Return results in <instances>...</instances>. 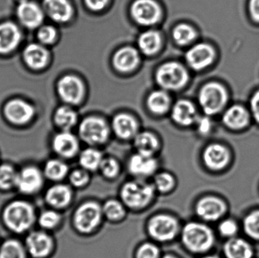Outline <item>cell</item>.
I'll list each match as a JSON object with an SVG mask.
<instances>
[{
	"label": "cell",
	"instance_id": "cell-42",
	"mask_svg": "<svg viewBox=\"0 0 259 258\" xmlns=\"http://www.w3.org/2000/svg\"><path fill=\"white\" fill-rule=\"evenodd\" d=\"M238 227L235 221H231V220H227L220 224L219 227V231L224 236L227 237H231L234 236L237 233Z\"/></svg>",
	"mask_w": 259,
	"mask_h": 258
},
{
	"label": "cell",
	"instance_id": "cell-16",
	"mask_svg": "<svg viewBox=\"0 0 259 258\" xmlns=\"http://www.w3.org/2000/svg\"><path fill=\"white\" fill-rule=\"evenodd\" d=\"M23 58L28 68L34 71H39L47 66L50 54L44 45L39 43H30L24 48Z\"/></svg>",
	"mask_w": 259,
	"mask_h": 258
},
{
	"label": "cell",
	"instance_id": "cell-8",
	"mask_svg": "<svg viewBox=\"0 0 259 258\" xmlns=\"http://www.w3.org/2000/svg\"><path fill=\"white\" fill-rule=\"evenodd\" d=\"M16 15L18 21L23 26L28 29H35L40 27L45 12L37 3L27 0L18 3Z\"/></svg>",
	"mask_w": 259,
	"mask_h": 258
},
{
	"label": "cell",
	"instance_id": "cell-7",
	"mask_svg": "<svg viewBox=\"0 0 259 258\" xmlns=\"http://www.w3.org/2000/svg\"><path fill=\"white\" fill-rule=\"evenodd\" d=\"M79 133L88 143H103L109 136V128L101 118H88L80 124Z\"/></svg>",
	"mask_w": 259,
	"mask_h": 258
},
{
	"label": "cell",
	"instance_id": "cell-14",
	"mask_svg": "<svg viewBox=\"0 0 259 258\" xmlns=\"http://www.w3.org/2000/svg\"><path fill=\"white\" fill-rule=\"evenodd\" d=\"M42 184V174L34 167H27L17 174L15 186L23 193L36 192L40 189Z\"/></svg>",
	"mask_w": 259,
	"mask_h": 258
},
{
	"label": "cell",
	"instance_id": "cell-44",
	"mask_svg": "<svg viewBox=\"0 0 259 258\" xmlns=\"http://www.w3.org/2000/svg\"><path fill=\"white\" fill-rule=\"evenodd\" d=\"M101 168L105 175L112 177L116 175L118 171V166L117 162L113 159H106L101 163Z\"/></svg>",
	"mask_w": 259,
	"mask_h": 258
},
{
	"label": "cell",
	"instance_id": "cell-27",
	"mask_svg": "<svg viewBox=\"0 0 259 258\" xmlns=\"http://www.w3.org/2000/svg\"><path fill=\"white\" fill-rule=\"evenodd\" d=\"M130 171L137 175H149L156 168V162L150 156L139 154L130 161Z\"/></svg>",
	"mask_w": 259,
	"mask_h": 258
},
{
	"label": "cell",
	"instance_id": "cell-47",
	"mask_svg": "<svg viewBox=\"0 0 259 258\" xmlns=\"http://www.w3.org/2000/svg\"><path fill=\"white\" fill-rule=\"evenodd\" d=\"M109 0H84L87 6L93 11H100L106 7Z\"/></svg>",
	"mask_w": 259,
	"mask_h": 258
},
{
	"label": "cell",
	"instance_id": "cell-5",
	"mask_svg": "<svg viewBox=\"0 0 259 258\" xmlns=\"http://www.w3.org/2000/svg\"><path fill=\"white\" fill-rule=\"evenodd\" d=\"M4 115L6 119L15 125H24L30 122L35 115L34 107L21 98H14L4 106Z\"/></svg>",
	"mask_w": 259,
	"mask_h": 258
},
{
	"label": "cell",
	"instance_id": "cell-6",
	"mask_svg": "<svg viewBox=\"0 0 259 258\" xmlns=\"http://www.w3.org/2000/svg\"><path fill=\"white\" fill-rule=\"evenodd\" d=\"M131 15L142 25L149 26L158 22L161 10L155 0H135L131 5Z\"/></svg>",
	"mask_w": 259,
	"mask_h": 258
},
{
	"label": "cell",
	"instance_id": "cell-34",
	"mask_svg": "<svg viewBox=\"0 0 259 258\" xmlns=\"http://www.w3.org/2000/svg\"><path fill=\"white\" fill-rule=\"evenodd\" d=\"M196 32L190 26L180 24L175 27L173 31V37L175 42L181 45H187L196 37Z\"/></svg>",
	"mask_w": 259,
	"mask_h": 258
},
{
	"label": "cell",
	"instance_id": "cell-24",
	"mask_svg": "<svg viewBox=\"0 0 259 258\" xmlns=\"http://www.w3.org/2000/svg\"><path fill=\"white\" fill-rule=\"evenodd\" d=\"M114 131L123 139H129L135 135L137 124L135 119L127 114H119L113 120Z\"/></svg>",
	"mask_w": 259,
	"mask_h": 258
},
{
	"label": "cell",
	"instance_id": "cell-45",
	"mask_svg": "<svg viewBox=\"0 0 259 258\" xmlns=\"http://www.w3.org/2000/svg\"><path fill=\"white\" fill-rule=\"evenodd\" d=\"M158 248L151 244L143 245L137 253V258H158Z\"/></svg>",
	"mask_w": 259,
	"mask_h": 258
},
{
	"label": "cell",
	"instance_id": "cell-43",
	"mask_svg": "<svg viewBox=\"0 0 259 258\" xmlns=\"http://www.w3.org/2000/svg\"><path fill=\"white\" fill-rule=\"evenodd\" d=\"M174 184V180L170 174H161L156 178V185L158 189L161 192H166L171 189Z\"/></svg>",
	"mask_w": 259,
	"mask_h": 258
},
{
	"label": "cell",
	"instance_id": "cell-30",
	"mask_svg": "<svg viewBox=\"0 0 259 258\" xmlns=\"http://www.w3.org/2000/svg\"><path fill=\"white\" fill-rule=\"evenodd\" d=\"M54 121L56 125L64 131L74 127L77 121V115L71 108L62 106L56 110L54 115Z\"/></svg>",
	"mask_w": 259,
	"mask_h": 258
},
{
	"label": "cell",
	"instance_id": "cell-31",
	"mask_svg": "<svg viewBox=\"0 0 259 258\" xmlns=\"http://www.w3.org/2000/svg\"><path fill=\"white\" fill-rule=\"evenodd\" d=\"M135 146L140 154L151 156L158 147V141L153 135L145 132L136 136Z\"/></svg>",
	"mask_w": 259,
	"mask_h": 258
},
{
	"label": "cell",
	"instance_id": "cell-51",
	"mask_svg": "<svg viewBox=\"0 0 259 258\" xmlns=\"http://www.w3.org/2000/svg\"><path fill=\"white\" fill-rule=\"evenodd\" d=\"M16 1H18V3H21V2L27 1V0H16Z\"/></svg>",
	"mask_w": 259,
	"mask_h": 258
},
{
	"label": "cell",
	"instance_id": "cell-41",
	"mask_svg": "<svg viewBox=\"0 0 259 258\" xmlns=\"http://www.w3.org/2000/svg\"><path fill=\"white\" fill-rule=\"evenodd\" d=\"M59 221V216L54 212L47 211L44 212L39 218V224L44 228H53L57 225Z\"/></svg>",
	"mask_w": 259,
	"mask_h": 258
},
{
	"label": "cell",
	"instance_id": "cell-32",
	"mask_svg": "<svg viewBox=\"0 0 259 258\" xmlns=\"http://www.w3.org/2000/svg\"><path fill=\"white\" fill-rule=\"evenodd\" d=\"M148 107L155 114H163L168 109L170 98L163 91H155L149 95L147 100Z\"/></svg>",
	"mask_w": 259,
	"mask_h": 258
},
{
	"label": "cell",
	"instance_id": "cell-22",
	"mask_svg": "<svg viewBox=\"0 0 259 258\" xmlns=\"http://www.w3.org/2000/svg\"><path fill=\"white\" fill-rule=\"evenodd\" d=\"M138 62V53L131 47L121 48L115 53L113 58L114 66L123 72L132 71L137 67Z\"/></svg>",
	"mask_w": 259,
	"mask_h": 258
},
{
	"label": "cell",
	"instance_id": "cell-20",
	"mask_svg": "<svg viewBox=\"0 0 259 258\" xmlns=\"http://www.w3.org/2000/svg\"><path fill=\"white\" fill-rule=\"evenodd\" d=\"M228 149L220 144H212L207 147L204 152V161L208 168L213 170H221L229 162Z\"/></svg>",
	"mask_w": 259,
	"mask_h": 258
},
{
	"label": "cell",
	"instance_id": "cell-53",
	"mask_svg": "<svg viewBox=\"0 0 259 258\" xmlns=\"http://www.w3.org/2000/svg\"><path fill=\"white\" fill-rule=\"evenodd\" d=\"M205 258H218V257H205Z\"/></svg>",
	"mask_w": 259,
	"mask_h": 258
},
{
	"label": "cell",
	"instance_id": "cell-48",
	"mask_svg": "<svg viewBox=\"0 0 259 258\" xmlns=\"http://www.w3.org/2000/svg\"><path fill=\"white\" fill-rule=\"evenodd\" d=\"M211 121L208 118H201L198 121V129L202 134L208 133L211 129Z\"/></svg>",
	"mask_w": 259,
	"mask_h": 258
},
{
	"label": "cell",
	"instance_id": "cell-29",
	"mask_svg": "<svg viewBox=\"0 0 259 258\" xmlns=\"http://www.w3.org/2000/svg\"><path fill=\"white\" fill-rule=\"evenodd\" d=\"M71 199V192L67 186L62 185L53 186L47 193V201L54 207L66 205Z\"/></svg>",
	"mask_w": 259,
	"mask_h": 258
},
{
	"label": "cell",
	"instance_id": "cell-17",
	"mask_svg": "<svg viewBox=\"0 0 259 258\" xmlns=\"http://www.w3.org/2000/svg\"><path fill=\"white\" fill-rule=\"evenodd\" d=\"M44 12L56 22H67L72 16L73 9L68 0H44Z\"/></svg>",
	"mask_w": 259,
	"mask_h": 258
},
{
	"label": "cell",
	"instance_id": "cell-9",
	"mask_svg": "<svg viewBox=\"0 0 259 258\" xmlns=\"http://www.w3.org/2000/svg\"><path fill=\"white\" fill-rule=\"evenodd\" d=\"M152 194L153 189L150 185L137 182L127 183L121 192L124 202L133 208L143 207L147 204Z\"/></svg>",
	"mask_w": 259,
	"mask_h": 258
},
{
	"label": "cell",
	"instance_id": "cell-40",
	"mask_svg": "<svg viewBox=\"0 0 259 258\" xmlns=\"http://www.w3.org/2000/svg\"><path fill=\"white\" fill-rule=\"evenodd\" d=\"M104 212L108 218L112 220L118 219L124 215V209L116 201H109L104 206Z\"/></svg>",
	"mask_w": 259,
	"mask_h": 258
},
{
	"label": "cell",
	"instance_id": "cell-25",
	"mask_svg": "<svg viewBox=\"0 0 259 258\" xmlns=\"http://www.w3.org/2000/svg\"><path fill=\"white\" fill-rule=\"evenodd\" d=\"M225 125L234 130H240L247 125L249 115L244 108L235 106L230 108L223 117Z\"/></svg>",
	"mask_w": 259,
	"mask_h": 258
},
{
	"label": "cell",
	"instance_id": "cell-46",
	"mask_svg": "<svg viewBox=\"0 0 259 258\" xmlns=\"http://www.w3.org/2000/svg\"><path fill=\"white\" fill-rule=\"evenodd\" d=\"M88 175L81 171H74L71 176V181L77 186H83L88 182Z\"/></svg>",
	"mask_w": 259,
	"mask_h": 258
},
{
	"label": "cell",
	"instance_id": "cell-28",
	"mask_svg": "<svg viewBox=\"0 0 259 258\" xmlns=\"http://www.w3.org/2000/svg\"><path fill=\"white\" fill-rule=\"evenodd\" d=\"M138 45L140 50L144 54L148 56L155 54L161 46V37L159 33L153 30H149L142 33L138 39Z\"/></svg>",
	"mask_w": 259,
	"mask_h": 258
},
{
	"label": "cell",
	"instance_id": "cell-19",
	"mask_svg": "<svg viewBox=\"0 0 259 258\" xmlns=\"http://www.w3.org/2000/svg\"><path fill=\"white\" fill-rule=\"evenodd\" d=\"M26 245L29 253L33 257L41 258L50 253L52 248V240L46 233L33 232L27 236Z\"/></svg>",
	"mask_w": 259,
	"mask_h": 258
},
{
	"label": "cell",
	"instance_id": "cell-23",
	"mask_svg": "<svg viewBox=\"0 0 259 258\" xmlns=\"http://www.w3.org/2000/svg\"><path fill=\"white\" fill-rule=\"evenodd\" d=\"M172 118L181 125L189 126L196 120L194 106L187 100H181L175 105L172 111Z\"/></svg>",
	"mask_w": 259,
	"mask_h": 258
},
{
	"label": "cell",
	"instance_id": "cell-4",
	"mask_svg": "<svg viewBox=\"0 0 259 258\" xmlns=\"http://www.w3.org/2000/svg\"><path fill=\"white\" fill-rule=\"evenodd\" d=\"M188 80V74L184 67L175 62L161 65L156 72V80L166 89H178L184 86Z\"/></svg>",
	"mask_w": 259,
	"mask_h": 258
},
{
	"label": "cell",
	"instance_id": "cell-52",
	"mask_svg": "<svg viewBox=\"0 0 259 258\" xmlns=\"http://www.w3.org/2000/svg\"><path fill=\"white\" fill-rule=\"evenodd\" d=\"M164 258H175V257H170V256H167V257H165Z\"/></svg>",
	"mask_w": 259,
	"mask_h": 258
},
{
	"label": "cell",
	"instance_id": "cell-37",
	"mask_svg": "<svg viewBox=\"0 0 259 258\" xmlns=\"http://www.w3.org/2000/svg\"><path fill=\"white\" fill-rule=\"evenodd\" d=\"M246 234L254 239H259V211L249 214L243 222Z\"/></svg>",
	"mask_w": 259,
	"mask_h": 258
},
{
	"label": "cell",
	"instance_id": "cell-3",
	"mask_svg": "<svg viewBox=\"0 0 259 258\" xmlns=\"http://www.w3.org/2000/svg\"><path fill=\"white\" fill-rule=\"evenodd\" d=\"M183 239L190 249L197 252L207 251L214 243V236L211 230L195 223L186 226L183 232Z\"/></svg>",
	"mask_w": 259,
	"mask_h": 258
},
{
	"label": "cell",
	"instance_id": "cell-2",
	"mask_svg": "<svg viewBox=\"0 0 259 258\" xmlns=\"http://www.w3.org/2000/svg\"><path fill=\"white\" fill-rule=\"evenodd\" d=\"M199 103L207 115H212L220 112L228 101L226 89L220 83L205 84L199 92Z\"/></svg>",
	"mask_w": 259,
	"mask_h": 258
},
{
	"label": "cell",
	"instance_id": "cell-39",
	"mask_svg": "<svg viewBox=\"0 0 259 258\" xmlns=\"http://www.w3.org/2000/svg\"><path fill=\"white\" fill-rule=\"evenodd\" d=\"M56 36L57 32L53 26H42L38 30L37 39L44 45L53 43L56 40Z\"/></svg>",
	"mask_w": 259,
	"mask_h": 258
},
{
	"label": "cell",
	"instance_id": "cell-1",
	"mask_svg": "<svg viewBox=\"0 0 259 258\" xmlns=\"http://www.w3.org/2000/svg\"><path fill=\"white\" fill-rule=\"evenodd\" d=\"M7 227L16 233H23L28 230L34 221V212L28 203L15 201L5 209L3 214Z\"/></svg>",
	"mask_w": 259,
	"mask_h": 258
},
{
	"label": "cell",
	"instance_id": "cell-13",
	"mask_svg": "<svg viewBox=\"0 0 259 258\" xmlns=\"http://www.w3.org/2000/svg\"><path fill=\"white\" fill-rule=\"evenodd\" d=\"M19 27L12 21L0 24V54H8L15 49L21 42Z\"/></svg>",
	"mask_w": 259,
	"mask_h": 258
},
{
	"label": "cell",
	"instance_id": "cell-15",
	"mask_svg": "<svg viewBox=\"0 0 259 258\" xmlns=\"http://www.w3.org/2000/svg\"><path fill=\"white\" fill-rule=\"evenodd\" d=\"M150 234L158 240L165 241L172 239L177 231V223L168 216H157L149 223Z\"/></svg>",
	"mask_w": 259,
	"mask_h": 258
},
{
	"label": "cell",
	"instance_id": "cell-49",
	"mask_svg": "<svg viewBox=\"0 0 259 258\" xmlns=\"http://www.w3.org/2000/svg\"><path fill=\"white\" fill-rule=\"evenodd\" d=\"M251 109L255 120L259 123V91L255 92L251 100Z\"/></svg>",
	"mask_w": 259,
	"mask_h": 258
},
{
	"label": "cell",
	"instance_id": "cell-33",
	"mask_svg": "<svg viewBox=\"0 0 259 258\" xmlns=\"http://www.w3.org/2000/svg\"><path fill=\"white\" fill-rule=\"evenodd\" d=\"M0 258H25V253L19 242L9 240L0 248Z\"/></svg>",
	"mask_w": 259,
	"mask_h": 258
},
{
	"label": "cell",
	"instance_id": "cell-35",
	"mask_svg": "<svg viewBox=\"0 0 259 258\" xmlns=\"http://www.w3.org/2000/svg\"><path fill=\"white\" fill-rule=\"evenodd\" d=\"M80 164L87 169L95 170L101 165V154L97 150L87 149L82 152L80 158Z\"/></svg>",
	"mask_w": 259,
	"mask_h": 258
},
{
	"label": "cell",
	"instance_id": "cell-26",
	"mask_svg": "<svg viewBox=\"0 0 259 258\" xmlns=\"http://www.w3.org/2000/svg\"><path fill=\"white\" fill-rule=\"evenodd\" d=\"M224 249L227 258H251L253 254L250 245L238 238H233L228 241Z\"/></svg>",
	"mask_w": 259,
	"mask_h": 258
},
{
	"label": "cell",
	"instance_id": "cell-12",
	"mask_svg": "<svg viewBox=\"0 0 259 258\" xmlns=\"http://www.w3.org/2000/svg\"><path fill=\"white\" fill-rule=\"evenodd\" d=\"M100 219V208L94 203H87L76 212L75 225L80 231L91 232L98 224Z\"/></svg>",
	"mask_w": 259,
	"mask_h": 258
},
{
	"label": "cell",
	"instance_id": "cell-50",
	"mask_svg": "<svg viewBox=\"0 0 259 258\" xmlns=\"http://www.w3.org/2000/svg\"><path fill=\"white\" fill-rule=\"evenodd\" d=\"M249 11L252 18L259 22V0H250L249 2Z\"/></svg>",
	"mask_w": 259,
	"mask_h": 258
},
{
	"label": "cell",
	"instance_id": "cell-10",
	"mask_svg": "<svg viewBox=\"0 0 259 258\" xmlns=\"http://www.w3.org/2000/svg\"><path fill=\"white\" fill-rule=\"evenodd\" d=\"M57 91L60 98L68 104H78L83 95V86L78 77L66 75L58 82Z\"/></svg>",
	"mask_w": 259,
	"mask_h": 258
},
{
	"label": "cell",
	"instance_id": "cell-11",
	"mask_svg": "<svg viewBox=\"0 0 259 258\" xmlns=\"http://www.w3.org/2000/svg\"><path fill=\"white\" fill-rule=\"evenodd\" d=\"M214 49L207 44H198L192 47L186 55L188 65L195 70H202L212 63L214 59Z\"/></svg>",
	"mask_w": 259,
	"mask_h": 258
},
{
	"label": "cell",
	"instance_id": "cell-18",
	"mask_svg": "<svg viewBox=\"0 0 259 258\" xmlns=\"http://www.w3.org/2000/svg\"><path fill=\"white\" fill-rule=\"evenodd\" d=\"M227 207L220 198L207 197L199 201L197 205V213L207 221H216L226 212Z\"/></svg>",
	"mask_w": 259,
	"mask_h": 258
},
{
	"label": "cell",
	"instance_id": "cell-21",
	"mask_svg": "<svg viewBox=\"0 0 259 258\" xmlns=\"http://www.w3.org/2000/svg\"><path fill=\"white\" fill-rule=\"evenodd\" d=\"M53 146L59 156L69 158L77 152L78 142L74 135L64 131L56 135L53 139Z\"/></svg>",
	"mask_w": 259,
	"mask_h": 258
},
{
	"label": "cell",
	"instance_id": "cell-38",
	"mask_svg": "<svg viewBox=\"0 0 259 258\" xmlns=\"http://www.w3.org/2000/svg\"><path fill=\"white\" fill-rule=\"evenodd\" d=\"M17 174L12 167L4 165L0 166V188L3 189H9L15 186Z\"/></svg>",
	"mask_w": 259,
	"mask_h": 258
},
{
	"label": "cell",
	"instance_id": "cell-36",
	"mask_svg": "<svg viewBox=\"0 0 259 258\" xmlns=\"http://www.w3.org/2000/svg\"><path fill=\"white\" fill-rule=\"evenodd\" d=\"M68 168L63 162L51 160L46 165L45 174L47 177L53 180H60L66 174Z\"/></svg>",
	"mask_w": 259,
	"mask_h": 258
}]
</instances>
